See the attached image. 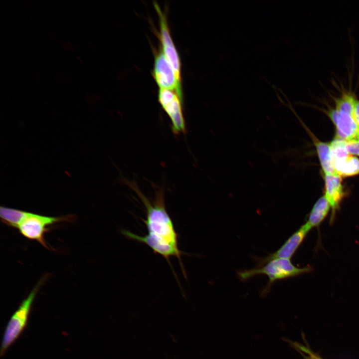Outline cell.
Returning <instances> with one entry per match:
<instances>
[{
	"instance_id": "6da1fadb",
	"label": "cell",
	"mask_w": 359,
	"mask_h": 359,
	"mask_svg": "<svg viewBox=\"0 0 359 359\" xmlns=\"http://www.w3.org/2000/svg\"><path fill=\"white\" fill-rule=\"evenodd\" d=\"M125 181L137 194L145 206L147 218L143 221L146 225L148 234L143 236H139L124 229L121 233L129 239L146 244L154 253L163 256L170 265V258L176 257L184 273L181 258L183 253L179 248L178 236L166 209L163 190L157 191L155 199L151 202L135 183L127 180Z\"/></svg>"
},
{
	"instance_id": "7a4b0ae2",
	"label": "cell",
	"mask_w": 359,
	"mask_h": 359,
	"mask_svg": "<svg viewBox=\"0 0 359 359\" xmlns=\"http://www.w3.org/2000/svg\"><path fill=\"white\" fill-rule=\"evenodd\" d=\"M311 270L312 268L309 266L298 268L294 266L290 259L278 258L269 261L264 266L238 271L237 274L240 280L242 281H245L259 274L267 276L269 279L268 282L261 291V295L264 297L270 290L271 287L274 282L296 277L308 273Z\"/></svg>"
},
{
	"instance_id": "3957f363",
	"label": "cell",
	"mask_w": 359,
	"mask_h": 359,
	"mask_svg": "<svg viewBox=\"0 0 359 359\" xmlns=\"http://www.w3.org/2000/svg\"><path fill=\"white\" fill-rule=\"evenodd\" d=\"M73 219L72 215L48 216L26 212L17 228L25 238L36 241L44 247L50 249L44 239L45 233L50 230L52 225L62 222H71Z\"/></svg>"
},
{
	"instance_id": "277c9868",
	"label": "cell",
	"mask_w": 359,
	"mask_h": 359,
	"mask_svg": "<svg viewBox=\"0 0 359 359\" xmlns=\"http://www.w3.org/2000/svg\"><path fill=\"white\" fill-rule=\"evenodd\" d=\"M45 279L43 277L37 283L11 317L5 330L1 342V356L18 338L25 328L33 302Z\"/></svg>"
},
{
	"instance_id": "5b68a950",
	"label": "cell",
	"mask_w": 359,
	"mask_h": 359,
	"mask_svg": "<svg viewBox=\"0 0 359 359\" xmlns=\"http://www.w3.org/2000/svg\"><path fill=\"white\" fill-rule=\"evenodd\" d=\"M158 99L171 120L173 133L176 135L185 133L186 126L182 109L183 99L174 91L160 89Z\"/></svg>"
},
{
	"instance_id": "8992f818",
	"label": "cell",
	"mask_w": 359,
	"mask_h": 359,
	"mask_svg": "<svg viewBox=\"0 0 359 359\" xmlns=\"http://www.w3.org/2000/svg\"><path fill=\"white\" fill-rule=\"evenodd\" d=\"M153 75L160 89L174 91L183 99L180 81L171 63L161 51L155 56Z\"/></svg>"
},
{
	"instance_id": "52a82bcc",
	"label": "cell",
	"mask_w": 359,
	"mask_h": 359,
	"mask_svg": "<svg viewBox=\"0 0 359 359\" xmlns=\"http://www.w3.org/2000/svg\"><path fill=\"white\" fill-rule=\"evenodd\" d=\"M154 6L159 17L160 35L163 53L172 66L178 79L180 81V59L170 34L166 16L156 2Z\"/></svg>"
},
{
	"instance_id": "ba28073f",
	"label": "cell",
	"mask_w": 359,
	"mask_h": 359,
	"mask_svg": "<svg viewBox=\"0 0 359 359\" xmlns=\"http://www.w3.org/2000/svg\"><path fill=\"white\" fill-rule=\"evenodd\" d=\"M328 114L336 128V138L345 141L358 140L359 127L354 116L339 111L335 108L330 109Z\"/></svg>"
},
{
	"instance_id": "9c48e42d",
	"label": "cell",
	"mask_w": 359,
	"mask_h": 359,
	"mask_svg": "<svg viewBox=\"0 0 359 359\" xmlns=\"http://www.w3.org/2000/svg\"><path fill=\"white\" fill-rule=\"evenodd\" d=\"M310 228L305 223L294 232L275 252L258 260V266L260 267L274 259H290L301 244Z\"/></svg>"
},
{
	"instance_id": "30bf717a",
	"label": "cell",
	"mask_w": 359,
	"mask_h": 359,
	"mask_svg": "<svg viewBox=\"0 0 359 359\" xmlns=\"http://www.w3.org/2000/svg\"><path fill=\"white\" fill-rule=\"evenodd\" d=\"M325 192L324 196L332 208V222L335 217L336 211L344 196L341 177L337 173L325 174Z\"/></svg>"
},
{
	"instance_id": "8fae6325",
	"label": "cell",
	"mask_w": 359,
	"mask_h": 359,
	"mask_svg": "<svg viewBox=\"0 0 359 359\" xmlns=\"http://www.w3.org/2000/svg\"><path fill=\"white\" fill-rule=\"evenodd\" d=\"M330 207L325 196L321 197L314 205L306 224L310 229L319 226L327 216Z\"/></svg>"
},
{
	"instance_id": "7c38bea8",
	"label": "cell",
	"mask_w": 359,
	"mask_h": 359,
	"mask_svg": "<svg viewBox=\"0 0 359 359\" xmlns=\"http://www.w3.org/2000/svg\"><path fill=\"white\" fill-rule=\"evenodd\" d=\"M336 173L341 177H351L359 174V159L353 155L334 161Z\"/></svg>"
},
{
	"instance_id": "4fadbf2b",
	"label": "cell",
	"mask_w": 359,
	"mask_h": 359,
	"mask_svg": "<svg viewBox=\"0 0 359 359\" xmlns=\"http://www.w3.org/2000/svg\"><path fill=\"white\" fill-rule=\"evenodd\" d=\"M317 152L325 174L337 173L334 167L330 145L318 140L315 141Z\"/></svg>"
},
{
	"instance_id": "5bb4252c",
	"label": "cell",
	"mask_w": 359,
	"mask_h": 359,
	"mask_svg": "<svg viewBox=\"0 0 359 359\" xmlns=\"http://www.w3.org/2000/svg\"><path fill=\"white\" fill-rule=\"evenodd\" d=\"M354 93L343 90L339 97L334 98L335 109L354 116V111L357 101Z\"/></svg>"
},
{
	"instance_id": "9a60e30c",
	"label": "cell",
	"mask_w": 359,
	"mask_h": 359,
	"mask_svg": "<svg viewBox=\"0 0 359 359\" xmlns=\"http://www.w3.org/2000/svg\"><path fill=\"white\" fill-rule=\"evenodd\" d=\"M25 211L8 207H0V216L1 221L7 226L16 228L26 214Z\"/></svg>"
},
{
	"instance_id": "2e32d148",
	"label": "cell",
	"mask_w": 359,
	"mask_h": 359,
	"mask_svg": "<svg viewBox=\"0 0 359 359\" xmlns=\"http://www.w3.org/2000/svg\"><path fill=\"white\" fill-rule=\"evenodd\" d=\"M290 342L292 346L303 356L304 359H322L319 355L313 352L307 346L296 342Z\"/></svg>"
},
{
	"instance_id": "e0dca14e",
	"label": "cell",
	"mask_w": 359,
	"mask_h": 359,
	"mask_svg": "<svg viewBox=\"0 0 359 359\" xmlns=\"http://www.w3.org/2000/svg\"><path fill=\"white\" fill-rule=\"evenodd\" d=\"M346 147L348 152L351 155L359 156V140L346 141Z\"/></svg>"
},
{
	"instance_id": "ac0fdd59",
	"label": "cell",
	"mask_w": 359,
	"mask_h": 359,
	"mask_svg": "<svg viewBox=\"0 0 359 359\" xmlns=\"http://www.w3.org/2000/svg\"><path fill=\"white\" fill-rule=\"evenodd\" d=\"M354 118L359 127V100H357L354 111Z\"/></svg>"
},
{
	"instance_id": "d6986e66",
	"label": "cell",
	"mask_w": 359,
	"mask_h": 359,
	"mask_svg": "<svg viewBox=\"0 0 359 359\" xmlns=\"http://www.w3.org/2000/svg\"><path fill=\"white\" fill-rule=\"evenodd\" d=\"M65 43V42H64ZM66 45H68V46H64L66 49L67 50H69L71 51L75 50V49L74 47V46L71 44V43H69L68 42H67L66 43H65Z\"/></svg>"
},
{
	"instance_id": "ffe728a7",
	"label": "cell",
	"mask_w": 359,
	"mask_h": 359,
	"mask_svg": "<svg viewBox=\"0 0 359 359\" xmlns=\"http://www.w3.org/2000/svg\"><path fill=\"white\" fill-rule=\"evenodd\" d=\"M358 140H359V137Z\"/></svg>"
}]
</instances>
